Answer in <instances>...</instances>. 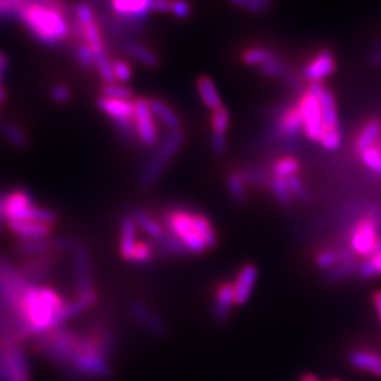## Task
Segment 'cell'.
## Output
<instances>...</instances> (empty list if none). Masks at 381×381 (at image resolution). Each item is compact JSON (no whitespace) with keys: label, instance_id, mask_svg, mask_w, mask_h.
Wrapping results in <instances>:
<instances>
[{"label":"cell","instance_id":"obj_14","mask_svg":"<svg viewBox=\"0 0 381 381\" xmlns=\"http://www.w3.org/2000/svg\"><path fill=\"white\" fill-rule=\"evenodd\" d=\"M2 357V370L6 381H28V366L24 353L15 345L6 348Z\"/></svg>","mask_w":381,"mask_h":381},{"label":"cell","instance_id":"obj_12","mask_svg":"<svg viewBox=\"0 0 381 381\" xmlns=\"http://www.w3.org/2000/svg\"><path fill=\"white\" fill-rule=\"evenodd\" d=\"M73 283L76 295L94 291L92 276H91V260L88 250L84 245H76L73 249Z\"/></svg>","mask_w":381,"mask_h":381},{"label":"cell","instance_id":"obj_46","mask_svg":"<svg viewBox=\"0 0 381 381\" xmlns=\"http://www.w3.org/2000/svg\"><path fill=\"white\" fill-rule=\"evenodd\" d=\"M51 249V242L48 239L46 240H24L20 243L19 250L24 254H43L47 253Z\"/></svg>","mask_w":381,"mask_h":381},{"label":"cell","instance_id":"obj_19","mask_svg":"<svg viewBox=\"0 0 381 381\" xmlns=\"http://www.w3.org/2000/svg\"><path fill=\"white\" fill-rule=\"evenodd\" d=\"M121 48L127 57L136 60L147 68H157L161 64V60L156 51H152L143 43L132 40V38H125L121 44Z\"/></svg>","mask_w":381,"mask_h":381},{"label":"cell","instance_id":"obj_3","mask_svg":"<svg viewBox=\"0 0 381 381\" xmlns=\"http://www.w3.org/2000/svg\"><path fill=\"white\" fill-rule=\"evenodd\" d=\"M185 143V133L182 129L167 132L166 137L160 140L154 152H152L148 161L141 170L140 185L143 188H150L154 185L163 172L167 170L171 160L178 154Z\"/></svg>","mask_w":381,"mask_h":381},{"label":"cell","instance_id":"obj_25","mask_svg":"<svg viewBox=\"0 0 381 381\" xmlns=\"http://www.w3.org/2000/svg\"><path fill=\"white\" fill-rule=\"evenodd\" d=\"M132 216H133L137 227L141 229V231L145 235H148L151 239H154V242L161 239L163 235L166 233V227L156 218H152L148 212H145L143 209H136Z\"/></svg>","mask_w":381,"mask_h":381},{"label":"cell","instance_id":"obj_2","mask_svg":"<svg viewBox=\"0 0 381 381\" xmlns=\"http://www.w3.org/2000/svg\"><path fill=\"white\" fill-rule=\"evenodd\" d=\"M17 16L34 38L50 47L60 46L72 34L64 0H24Z\"/></svg>","mask_w":381,"mask_h":381},{"label":"cell","instance_id":"obj_24","mask_svg":"<svg viewBox=\"0 0 381 381\" xmlns=\"http://www.w3.org/2000/svg\"><path fill=\"white\" fill-rule=\"evenodd\" d=\"M195 87H197V92H198L201 100L211 112H215V110L223 107L222 99L219 96V92H218L216 85L212 81V78H209V76H206V75H202L197 80Z\"/></svg>","mask_w":381,"mask_h":381},{"label":"cell","instance_id":"obj_34","mask_svg":"<svg viewBox=\"0 0 381 381\" xmlns=\"http://www.w3.org/2000/svg\"><path fill=\"white\" fill-rule=\"evenodd\" d=\"M96 21V15L94 10V6L88 2H78L73 5V21L72 26L84 27L87 24H91Z\"/></svg>","mask_w":381,"mask_h":381},{"label":"cell","instance_id":"obj_38","mask_svg":"<svg viewBox=\"0 0 381 381\" xmlns=\"http://www.w3.org/2000/svg\"><path fill=\"white\" fill-rule=\"evenodd\" d=\"M315 265L319 270H332L335 265L340 263L339 249H324L315 254Z\"/></svg>","mask_w":381,"mask_h":381},{"label":"cell","instance_id":"obj_62","mask_svg":"<svg viewBox=\"0 0 381 381\" xmlns=\"http://www.w3.org/2000/svg\"><path fill=\"white\" fill-rule=\"evenodd\" d=\"M329 381H340V380H336V378H333V380H329Z\"/></svg>","mask_w":381,"mask_h":381},{"label":"cell","instance_id":"obj_31","mask_svg":"<svg viewBox=\"0 0 381 381\" xmlns=\"http://www.w3.org/2000/svg\"><path fill=\"white\" fill-rule=\"evenodd\" d=\"M269 188L272 189V193H273L276 201L281 206H291L292 205L294 197L291 194V189H290V185H288L287 179L278 178V177H272Z\"/></svg>","mask_w":381,"mask_h":381},{"label":"cell","instance_id":"obj_61","mask_svg":"<svg viewBox=\"0 0 381 381\" xmlns=\"http://www.w3.org/2000/svg\"><path fill=\"white\" fill-rule=\"evenodd\" d=\"M0 216H2V200H0Z\"/></svg>","mask_w":381,"mask_h":381},{"label":"cell","instance_id":"obj_44","mask_svg":"<svg viewBox=\"0 0 381 381\" xmlns=\"http://www.w3.org/2000/svg\"><path fill=\"white\" fill-rule=\"evenodd\" d=\"M287 182L290 185L291 194L295 200H298L301 202H305V204L311 201L308 189H307V186H305V184H303V181L299 175H292V177L287 178Z\"/></svg>","mask_w":381,"mask_h":381},{"label":"cell","instance_id":"obj_32","mask_svg":"<svg viewBox=\"0 0 381 381\" xmlns=\"http://www.w3.org/2000/svg\"><path fill=\"white\" fill-rule=\"evenodd\" d=\"M159 253V249H157V245L156 242H137L136 247H134V251L132 254V258H130V263L133 264H148V263H152V260L156 258Z\"/></svg>","mask_w":381,"mask_h":381},{"label":"cell","instance_id":"obj_37","mask_svg":"<svg viewBox=\"0 0 381 381\" xmlns=\"http://www.w3.org/2000/svg\"><path fill=\"white\" fill-rule=\"evenodd\" d=\"M113 61H110L106 51L95 55V68L100 76L103 84H114V75H113Z\"/></svg>","mask_w":381,"mask_h":381},{"label":"cell","instance_id":"obj_11","mask_svg":"<svg viewBox=\"0 0 381 381\" xmlns=\"http://www.w3.org/2000/svg\"><path fill=\"white\" fill-rule=\"evenodd\" d=\"M336 69V60L330 50H321L317 53L308 64L305 65L301 71L302 81L314 84V82H324L328 76H330Z\"/></svg>","mask_w":381,"mask_h":381},{"label":"cell","instance_id":"obj_59","mask_svg":"<svg viewBox=\"0 0 381 381\" xmlns=\"http://www.w3.org/2000/svg\"><path fill=\"white\" fill-rule=\"evenodd\" d=\"M8 69V58L5 54L0 53V75H2Z\"/></svg>","mask_w":381,"mask_h":381},{"label":"cell","instance_id":"obj_9","mask_svg":"<svg viewBox=\"0 0 381 381\" xmlns=\"http://www.w3.org/2000/svg\"><path fill=\"white\" fill-rule=\"evenodd\" d=\"M109 9L113 17L143 27L154 12V0H109Z\"/></svg>","mask_w":381,"mask_h":381},{"label":"cell","instance_id":"obj_22","mask_svg":"<svg viewBox=\"0 0 381 381\" xmlns=\"http://www.w3.org/2000/svg\"><path fill=\"white\" fill-rule=\"evenodd\" d=\"M148 103L152 110V114H154L159 122H161L168 129V132L182 129L181 127L182 123H181L178 113L166 100L159 99V98H150Z\"/></svg>","mask_w":381,"mask_h":381},{"label":"cell","instance_id":"obj_8","mask_svg":"<svg viewBox=\"0 0 381 381\" xmlns=\"http://www.w3.org/2000/svg\"><path fill=\"white\" fill-rule=\"evenodd\" d=\"M134 103V127L139 141L145 147H157L160 143L159 136V125L152 110L150 107L148 99L145 98H136Z\"/></svg>","mask_w":381,"mask_h":381},{"label":"cell","instance_id":"obj_53","mask_svg":"<svg viewBox=\"0 0 381 381\" xmlns=\"http://www.w3.org/2000/svg\"><path fill=\"white\" fill-rule=\"evenodd\" d=\"M19 8L12 2V0H0V17H9L12 15H17Z\"/></svg>","mask_w":381,"mask_h":381},{"label":"cell","instance_id":"obj_26","mask_svg":"<svg viewBox=\"0 0 381 381\" xmlns=\"http://www.w3.org/2000/svg\"><path fill=\"white\" fill-rule=\"evenodd\" d=\"M194 220H195V226L197 231L200 233V236L202 238V240L205 242V245L208 246V249H213L218 246V235L215 232V227L212 224V222L202 213L194 212Z\"/></svg>","mask_w":381,"mask_h":381},{"label":"cell","instance_id":"obj_13","mask_svg":"<svg viewBox=\"0 0 381 381\" xmlns=\"http://www.w3.org/2000/svg\"><path fill=\"white\" fill-rule=\"evenodd\" d=\"M308 92L318 98L322 112V121L325 130H337L339 127V116L337 107L333 94L324 85V82L308 84Z\"/></svg>","mask_w":381,"mask_h":381},{"label":"cell","instance_id":"obj_51","mask_svg":"<svg viewBox=\"0 0 381 381\" xmlns=\"http://www.w3.org/2000/svg\"><path fill=\"white\" fill-rule=\"evenodd\" d=\"M270 6H272V0H253V2L246 8V10L251 15H258L269 10Z\"/></svg>","mask_w":381,"mask_h":381},{"label":"cell","instance_id":"obj_52","mask_svg":"<svg viewBox=\"0 0 381 381\" xmlns=\"http://www.w3.org/2000/svg\"><path fill=\"white\" fill-rule=\"evenodd\" d=\"M357 273H359V276H360L362 278H364V280H369V278H373V277L377 276V273H375V270H374V265H373V263L370 261V258H367V260H364L362 264H359V267H357Z\"/></svg>","mask_w":381,"mask_h":381},{"label":"cell","instance_id":"obj_50","mask_svg":"<svg viewBox=\"0 0 381 381\" xmlns=\"http://www.w3.org/2000/svg\"><path fill=\"white\" fill-rule=\"evenodd\" d=\"M51 96L58 103H65L71 99V91L65 85H55L51 89Z\"/></svg>","mask_w":381,"mask_h":381},{"label":"cell","instance_id":"obj_36","mask_svg":"<svg viewBox=\"0 0 381 381\" xmlns=\"http://www.w3.org/2000/svg\"><path fill=\"white\" fill-rule=\"evenodd\" d=\"M357 264L356 261H345V263H339L337 265H335L332 270L328 272V274L325 276V280L328 283H337L345 280L346 277H349L351 274H355L357 272Z\"/></svg>","mask_w":381,"mask_h":381},{"label":"cell","instance_id":"obj_28","mask_svg":"<svg viewBox=\"0 0 381 381\" xmlns=\"http://www.w3.org/2000/svg\"><path fill=\"white\" fill-rule=\"evenodd\" d=\"M301 170V164L299 161L292 157V156H284L281 159H278L277 161H274V164L272 166V175L273 177H278V178H290L292 175H298V171Z\"/></svg>","mask_w":381,"mask_h":381},{"label":"cell","instance_id":"obj_20","mask_svg":"<svg viewBox=\"0 0 381 381\" xmlns=\"http://www.w3.org/2000/svg\"><path fill=\"white\" fill-rule=\"evenodd\" d=\"M137 224L132 215H126L121 219L119 235V254L125 261H130L134 247L137 245Z\"/></svg>","mask_w":381,"mask_h":381},{"label":"cell","instance_id":"obj_7","mask_svg":"<svg viewBox=\"0 0 381 381\" xmlns=\"http://www.w3.org/2000/svg\"><path fill=\"white\" fill-rule=\"evenodd\" d=\"M303 132L302 116L298 102L292 106H283L277 110L274 122L269 130V137L272 140H285L288 143L295 141L298 136Z\"/></svg>","mask_w":381,"mask_h":381},{"label":"cell","instance_id":"obj_45","mask_svg":"<svg viewBox=\"0 0 381 381\" xmlns=\"http://www.w3.org/2000/svg\"><path fill=\"white\" fill-rule=\"evenodd\" d=\"M75 60L82 69L95 68V54L85 43H80L78 46H76Z\"/></svg>","mask_w":381,"mask_h":381},{"label":"cell","instance_id":"obj_35","mask_svg":"<svg viewBox=\"0 0 381 381\" xmlns=\"http://www.w3.org/2000/svg\"><path fill=\"white\" fill-rule=\"evenodd\" d=\"M100 96H105L109 99H119V100H133L134 94L132 88L119 82H114V84H103L100 88Z\"/></svg>","mask_w":381,"mask_h":381},{"label":"cell","instance_id":"obj_63","mask_svg":"<svg viewBox=\"0 0 381 381\" xmlns=\"http://www.w3.org/2000/svg\"><path fill=\"white\" fill-rule=\"evenodd\" d=\"M0 76H2V75H0Z\"/></svg>","mask_w":381,"mask_h":381},{"label":"cell","instance_id":"obj_30","mask_svg":"<svg viewBox=\"0 0 381 381\" xmlns=\"http://www.w3.org/2000/svg\"><path fill=\"white\" fill-rule=\"evenodd\" d=\"M226 185H227V190L229 195L232 197V200L236 204H245L246 202V182L242 177V174L239 171H232L231 174L227 175L226 179Z\"/></svg>","mask_w":381,"mask_h":381},{"label":"cell","instance_id":"obj_40","mask_svg":"<svg viewBox=\"0 0 381 381\" xmlns=\"http://www.w3.org/2000/svg\"><path fill=\"white\" fill-rule=\"evenodd\" d=\"M2 132H3V136L6 137V140L12 145H15L17 148H23L27 145V136L17 125L6 123V125H3Z\"/></svg>","mask_w":381,"mask_h":381},{"label":"cell","instance_id":"obj_43","mask_svg":"<svg viewBox=\"0 0 381 381\" xmlns=\"http://www.w3.org/2000/svg\"><path fill=\"white\" fill-rule=\"evenodd\" d=\"M363 164L373 172L381 177V151L378 150L377 145L366 150L364 152L360 154Z\"/></svg>","mask_w":381,"mask_h":381},{"label":"cell","instance_id":"obj_60","mask_svg":"<svg viewBox=\"0 0 381 381\" xmlns=\"http://www.w3.org/2000/svg\"><path fill=\"white\" fill-rule=\"evenodd\" d=\"M299 381H319V378L317 377V375H314V374H303L301 378H299Z\"/></svg>","mask_w":381,"mask_h":381},{"label":"cell","instance_id":"obj_33","mask_svg":"<svg viewBox=\"0 0 381 381\" xmlns=\"http://www.w3.org/2000/svg\"><path fill=\"white\" fill-rule=\"evenodd\" d=\"M258 69L264 76H269V78H281L284 81H285L287 76L294 71L288 64H285L278 57L269 61L264 65H261Z\"/></svg>","mask_w":381,"mask_h":381},{"label":"cell","instance_id":"obj_17","mask_svg":"<svg viewBox=\"0 0 381 381\" xmlns=\"http://www.w3.org/2000/svg\"><path fill=\"white\" fill-rule=\"evenodd\" d=\"M257 276H258L257 267L251 263L245 264L239 270L238 277L233 283L236 307H242V305H245L250 299L257 281Z\"/></svg>","mask_w":381,"mask_h":381},{"label":"cell","instance_id":"obj_29","mask_svg":"<svg viewBox=\"0 0 381 381\" xmlns=\"http://www.w3.org/2000/svg\"><path fill=\"white\" fill-rule=\"evenodd\" d=\"M156 245H157L159 251H161L163 254H167V256H185V254H189V251L182 245V242L179 239H177L172 233H170L167 229H166V233L163 235V238L156 240Z\"/></svg>","mask_w":381,"mask_h":381},{"label":"cell","instance_id":"obj_23","mask_svg":"<svg viewBox=\"0 0 381 381\" xmlns=\"http://www.w3.org/2000/svg\"><path fill=\"white\" fill-rule=\"evenodd\" d=\"M381 136V122L378 119H370L364 123V126L360 129L356 141H355V150L362 154L366 150L374 147Z\"/></svg>","mask_w":381,"mask_h":381},{"label":"cell","instance_id":"obj_21","mask_svg":"<svg viewBox=\"0 0 381 381\" xmlns=\"http://www.w3.org/2000/svg\"><path fill=\"white\" fill-rule=\"evenodd\" d=\"M348 362L352 367L360 371H366L375 377H381V355L375 352L363 349L352 351L348 356Z\"/></svg>","mask_w":381,"mask_h":381},{"label":"cell","instance_id":"obj_42","mask_svg":"<svg viewBox=\"0 0 381 381\" xmlns=\"http://www.w3.org/2000/svg\"><path fill=\"white\" fill-rule=\"evenodd\" d=\"M246 185H254V186H269L272 174L265 172L264 170H243L240 171Z\"/></svg>","mask_w":381,"mask_h":381},{"label":"cell","instance_id":"obj_41","mask_svg":"<svg viewBox=\"0 0 381 381\" xmlns=\"http://www.w3.org/2000/svg\"><path fill=\"white\" fill-rule=\"evenodd\" d=\"M113 75H114V81L126 85L127 82L132 81L133 78V69L132 65L126 60H114L113 64Z\"/></svg>","mask_w":381,"mask_h":381},{"label":"cell","instance_id":"obj_54","mask_svg":"<svg viewBox=\"0 0 381 381\" xmlns=\"http://www.w3.org/2000/svg\"><path fill=\"white\" fill-rule=\"evenodd\" d=\"M172 0H154V12L157 13H171Z\"/></svg>","mask_w":381,"mask_h":381},{"label":"cell","instance_id":"obj_49","mask_svg":"<svg viewBox=\"0 0 381 381\" xmlns=\"http://www.w3.org/2000/svg\"><path fill=\"white\" fill-rule=\"evenodd\" d=\"M226 134H219V133H212L211 136V147L216 156H223L226 152Z\"/></svg>","mask_w":381,"mask_h":381},{"label":"cell","instance_id":"obj_27","mask_svg":"<svg viewBox=\"0 0 381 381\" xmlns=\"http://www.w3.org/2000/svg\"><path fill=\"white\" fill-rule=\"evenodd\" d=\"M277 58V54L264 47H250L243 51L242 61L249 67H261L269 61Z\"/></svg>","mask_w":381,"mask_h":381},{"label":"cell","instance_id":"obj_56","mask_svg":"<svg viewBox=\"0 0 381 381\" xmlns=\"http://www.w3.org/2000/svg\"><path fill=\"white\" fill-rule=\"evenodd\" d=\"M369 61L373 64V65H381V46L377 47L369 57Z\"/></svg>","mask_w":381,"mask_h":381},{"label":"cell","instance_id":"obj_39","mask_svg":"<svg viewBox=\"0 0 381 381\" xmlns=\"http://www.w3.org/2000/svg\"><path fill=\"white\" fill-rule=\"evenodd\" d=\"M229 125H231V113H229V110L226 107H220V109L212 112V116H211L212 133L226 134Z\"/></svg>","mask_w":381,"mask_h":381},{"label":"cell","instance_id":"obj_57","mask_svg":"<svg viewBox=\"0 0 381 381\" xmlns=\"http://www.w3.org/2000/svg\"><path fill=\"white\" fill-rule=\"evenodd\" d=\"M373 302H374V307H375V311H377V315L381 321V291H377L374 292L373 295Z\"/></svg>","mask_w":381,"mask_h":381},{"label":"cell","instance_id":"obj_1","mask_svg":"<svg viewBox=\"0 0 381 381\" xmlns=\"http://www.w3.org/2000/svg\"><path fill=\"white\" fill-rule=\"evenodd\" d=\"M15 311L24 333H48L71 318L68 301L51 287L27 284L19 294Z\"/></svg>","mask_w":381,"mask_h":381},{"label":"cell","instance_id":"obj_4","mask_svg":"<svg viewBox=\"0 0 381 381\" xmlns=\"http://www.w3.org/2000/svg\"><path fill=\"white\" fill-rule=\"evenodd\" d=\"M2 218L8 223L12 222H40L54 224L58 219L57 213L48 208L37 206L31 197L21 189H15L2 200Z\"/></svg>","mask_w":381,"mask_h":381},{"label":"cell","instance_id":"obj_5","mask_svg":"<svg viewBox=\"0 0 381 381\" xmlns=\"http://www.w3.org/2000/svg\"><path fill=\"white\" fill-rule=\"evenodd\" d=\"M164 227L182 242L189 254H204L209 250L197 231L194 212L186 209H171L166 212Z\"/></svg>","mask_w":381,"mask_h":381},{"label":"cell","instance_id":"obj_58","mask_svg":"<svg viewBox=\"0 0 381 381\" xmlns=\"http://www.w3.org/2000/svg\"><path fill=\"white\" fill-rule=\"evenodd\" d=\"M229 2H231V5L235 6V8L246 9L253 2V0H229Z\"/></svg>","mask_w":381,"mask_h":381},{"label":"cell","instance_id":"obj_10","mask_svg":"<svg viewBox=\"0 0 381 381\" xmlns=\"http://www.w3.org/2000/svg\"><path fill=\"white\" fill-rule=\"evenodd\" d=\"M299 110H301V116H302V125H303V134L307 136L311 141L319 143L325 126L322 121V112H321V105L317 96L310 94L308 91H305L299 99H298Z\"/></svg>","mask_w":381,"mask_h":381},{"label":"cell","instance_id":"obj_18","mask_svg":"<svg viewBox=\"0 0 381 381\" xmlns=\"http://www.w3.org/2000/svg\"><path fill=\"white\" fill-rule=\"evenodd\" d=\"M10 231L21 240H46L53 232V226L40 222H12Z\"/></svg>","mask_w":381,"mask_h":381},{"label":"cell","instance_id":"obj_47","mask_svg":"<svg viewBox=\"0 0 381 381\" xmlns=\"http://www.w3.org/2000/svg\"><path fill=\"white\" fill-rule=\"evenodd\" d=\"M319 144L325 148V150H329V151H335L340 147L342 144V133H340V129L337 130H325L321 140H319Z\"/></svg>","mask_w":381,"mask_h":381},{"label":"cell","instance_id":"obj_55","mask_svg":"<svg viewBox=\"0 0 381 381\" xmlns=\"http://www.w3.org/2000/svg\"><path fill=\"white\" fill-rule=\"evenodd\" d=\"M370 261L374 265V270H375L377 276H381V249L374 251V254L370 257Z\"/></svg>","mask_w":381,"mask_h":381},{"label":"cell","instance_id":"obj_6","mask_svg":"<svg viewBox=\"0 0 381 381\" xmlns=\"http://www.w3.org/2000/svg\"><path fill=\"white\" fill-rule=\"evenodd\" d=\"M378 218L367 215L359 219L351 232V249L356 256L370 258L378 245Z\"/></svg>","mask_w":381,"mask_h":381},{"label":"cell","instance_id":"obj_15","mask_svg":"<svg viewBox=\"0 0 381 381\" xmlns=\"http://www.w3.org/2000/svg\"><path fill=\"white\" fill-rule=\"evenodd\" d=\"M235 303V288L233 283L222 281L216 291L213 299V318L218 324H224L232 314Z\"/></svg>","mask_w":381,"mask_h":381},{"label":"cell","instance_id":"obj_16","mask_svg":"<svg viewBox=\"0 0 381 381\" xmlns=\"http://www.w3.org/2000/svg\"><path fill=\"white\" fill-rule=\"evenodd\" d=\"M130 314L143 328H145L152 335L164 336L167 333V326L164 321L154 311L150 310L145 303L140 301H133L130 303Z\"/></svg>","mask_w":381,"mask_h":381},{"label":"cell","instance_id":"obj_48","mask_svg":"<svg viewBox=\"0 0 381 381\" xmlns=\"http://www.w3.org/2000/svg\"><path fill=\"white\" fill-rule=\"evenodd\" d=\"M171 15L179 20H185L193 15V6L188 0H172Z\"/></svg>","mask_w":381,"mask_h":381}]
</instances>
